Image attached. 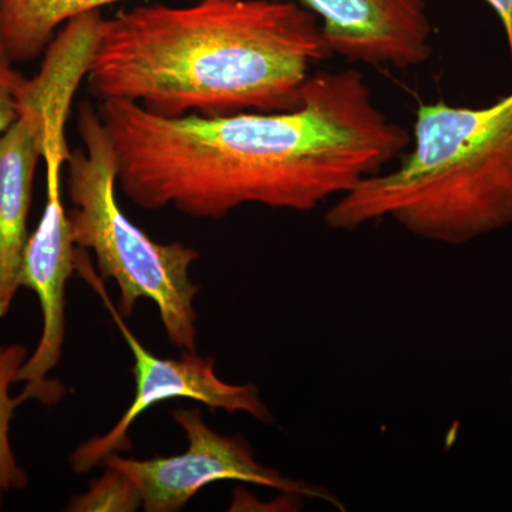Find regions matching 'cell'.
Here are the masks:
<instances>
[{"label": "cell", "instance_id": "cell-1", "mask_svg": "<svg viewBox=\"0 0 512 512\" xmlns=\"http://www.w3.org/2000/svg\"><path fill=\"white\" fill-rule=\"evenodd\" d=\"M96 109L128 200L200 220L245 204L315 210L382 173L412 143L355 69L312 74L302 103L288 111L167 117L123 100Z\"/></svg>", "mask_w": 512, "mask_h": 512}, {"label": "cell", "instance_id": "cell-2", "mask_svg": "<svg viewBox=\"0 0 512 512\" xmlns=\"http://www.w3.org/2000/svg\"><path fill=\"white\" fill-rule=\"evenodd\" d=\"M332 55L318 18L288 0H147L103 19L86 83L160 116L272 113L296 109Z\"/></svg>", "mask_w": 512, "mask_h": 512}, {"label": "cell", "instance_id": "cell-3", "mask_svg": "<svg viewBox=\"0 0 512 512\" xmlns=\"http://www.w3.org/2000/svg\"><path fill=\"white\" fill-rule=\"evenodd\" d=\"M392 218L410 234L463 245L512 225V92L487 107L420 104L399 167L340 195L329 228Z\"/></svg>", "mask_w": 512, "mask_h": 512}, {"label": "cell", "instance_id": "cell-4", "mask_svg": "<svg viewBox=\"0 0 512 512\" xmlns=\"http://www.w3.org/2000/svg\"><path fill=\"white\" fill-rule=\"evenodd\" d=\"M77 131L83 147L67 157V191L73 208L69 215L74 244L96 258L101 281L119 286L117 311L133 315L140 299L156 303L168 340L183 352L197 349L195 296L190 266L200 258L181 242L161 244L121 210L116 197V158L109 134L96 107L83 101L77 113Z\"/></svg>", "mask_w": 512, "mask_h": 512}, {"label": "cell", "instance_id": "cell-5", "mask_svg": "<svg viewBox=\"0 0 512 512\" xmlns=\"http://www.w3.org/2000/svg\"><path fill=\"white\" fill-rule=\"evenodd\" d=\"M100 18L77 16L57 32L39 72L28 79L15 123L0 136V318L19 286L37 164L53 138L64 136L70 107L99 39Z\"/></svg>", "mask_w": 512, "mask_h": 512}, {"label": "cell", "instance_id": "cell-6", "mask_svg": "<svg viewBox=\"0 0 512 512\" xmlns=\"http://www.w3.org/2000/svg\"><path fill=\"white\" fill-rule=\"evenodd\" d=\"M173 417L187 434L188 448L184 453L147 460L114 453L103 461L104 466L116 468L133 483L144 510H181L202 488L229 480L262 485L282 494L299 495L346 510L342 501L322 485L295 480L258 463L247 439L212 430L202 419L200 409H178Z\"/></svg>", "mask_w": 512, "mask_h": 512}, {"label": "cell", "instance_id": "cell-7", "mask_svg": "<svg viewBox=\"0 0 512 512\" xmlns=\"http://www.w3.org/2000/svg\"><path fill=\"white\" fill-rule=\"evenodd\" d=\"M76 269L96 289L113 316L133 353V373L136 377V396L119 423L104 436L94 437L74 451L70 461L76 473L86 474L100 466L110 454L128 450V430L134 421L151 407L167 400L191 399L205 404L212 412L225 410L228 413H247L265 424L274 421V416L261 399L258 387L252 383L234 384L220 379L215 372V360L212 357H201L197 352H183V356L178 359L153 355L127 328L123 316L114 308L101 284L100 276L89 265L83 249H77Z\"/></svg>", "mask_w": 512, "mask_h": 512}, {"label": "cell", "instance_id": "cell-8", "mask_svg": "<svg viewBox=\"0 0 512 512\" xmlns=\"http://www.w3.org/2000/svg\"><path fill=\"white\" fill-rule=\"evenodd\" d=\"M66 160L64 154H50L45 158L46 207L35 232L29 235L20 266L19 286L29 288L39 298L43 329L35 352L16 376V382L26 383L23 392L16 397L19 404L36 399L46 406H55L66 393L62 384L49 379V373L62 357L66 333L64 293L76 269L77 247L60 187V173Z\"/></svg>", "mask_w": 512, "mask_h": 512}, {"label": "cell", "instance_id": "cell-9", "mask_svg": "<svg viewBox=\"0 0 512 512\" xmlns=\"http://www.w3.org/2000/svg\"><path fill=\"white\" fill-rule=\"evenodd\" d=\"M311 10L333 55L349 62L409 69L430 59L424 0H288Z\"/></svg>", "mask_w": 512, "mask_h": 512}, {"label": "cell", "instance_id": "cell-10", "mask_svg": "<svg viewBox=\"0 0 512 512\" xmlns=\"http://www.w3.org/2000/svg\"><path fill=\"white\" fill-rule=\"evenodd\" d=\"M123 2L131 0H0V47L15 64L32 62L70 20Z\"/></svg>", "mask_w": 512, "mask_h": 512}, {"label": "cell", "instance_id": "cell-11", "mask_svg": "<svg viewBox=\"0 0 512 512\" xmlns=\"http://www.w3.org/2000/svg\"><path fill=\"white\" fill-rule=\"evenodd\" d=\"M28 359V349L22 345L0 346V507L3 497L12 490L28 485V476L19 466L10 444V421L16 407V397L10 396V386L16 382L20 367Z\"/></svg>", "mask_w": 512, "mask_h": 512}, {"label": "cell", "instance_id": "cell-12", "mask_svg": "<svg viewBox=\"0 0 512 512\" xmlns=\"http://www.w3.org/2000/svg\"><path fill=\"white\" fill-rule=\"evenodd\" d=\"M143 505L140 494L123 473L106 467V473L90 485L86 494L74 497L69 511H136Z\"/></svg>", "mask_w": 512, "mask_h": 512}, {"label": "cell", "instance_id": "cell-13", "mask_svg": "<svg viewBox=\"0 0 512 512\" xmlns=\"http://www.w3.org/2000/svg\"><path fill=\"white\" fill-rule=\"evenodd\" d=\"M26 79L15 67V63L0 47V136L13 123L19 113V100Z\"/></svg>", "mask_w": 512, "mask_h": 512}, {"label": "cell", "instance_id": "cell-14", "mask_svg": "<svg viewBox=\"0 0 512 512\" xmlns=\"http://www.w3.org/2000/svg\"><path fill=\"white\" fill-rule=\"evenodd\" d=\"M500 19L507 40L508 55L512 66V0H484Z\"/></svg>", "mask_w": 512, "mask_h": 512}, {"label": "cell", "instance_id": "cell-15", "mask_svg": "<svg viewBox=\"0 0 512 512\" xmlns=\"http://www.w3.org/2000/svg\"><path fill=\"white\" fill-rule=\"evenodd\" d=\"M511 338H512V332H511ZM511 386H512V377H511Z\"/></svg>", "mask_w": 512, "mask_h": 512}]
</instances>
